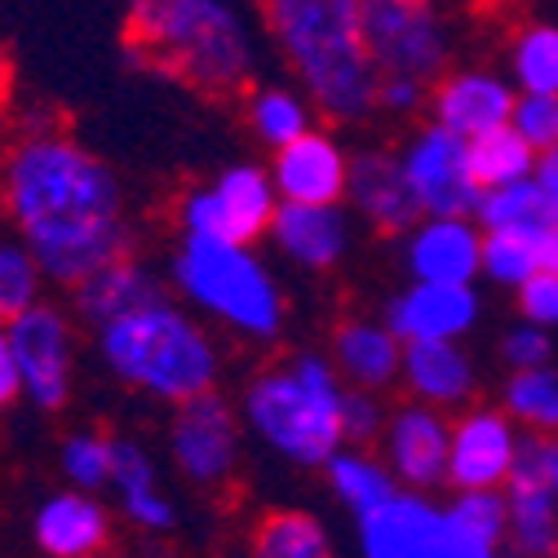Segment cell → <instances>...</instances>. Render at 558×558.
Here are the masks:
<instances>
[{
  "label": "cell",
  "mask_w": 558,
  "mask_h": 558,
  "mask_svg": "<svg viewBox=\"0 0 558 558\" xmlns=\"http://www.w3.org/2000/svg\"><path fill=\"white\" fill-rule=\"evenodd\" d=\"M0 199L53 284L76 289L133 253V222L116 169L62 129H32L0 160Z\"/></svg>",
  "instance_id": "1"
},
{
  "label": "cell",
  "mask_w": 558,
  "mask_h": 558,
  "mask_svg": "<svg viewBox=\"0 0 558 558\" xmlns=\"http://www.w3.org/2000/svg\"><path fill=\"white\" fill-rule=\"evenodd\" d=\"M257 14L298 89L328 124L377 116L381 72L364 45L360 0H257Z\"/></svg>",
  "instance_id": "2"
},
{
  "label": "cell",
  "mask_w": 558,
  "mask_h": 558,
  "mask_svg": "<svg viewBox=\"0 0 558 558\" xmlns=\"http://www.w3.org/2000/svg\"><path fill=\"white\" fill-rule=\"evenodd\" d=\"M129 53L204 98H235L253 81L257 40L231 0H129Z\"/></svg>",
  "instance_id": "3"
},
{
  "label": "cell",
  "mask_w": 558,
  "mask_h": 558,
  "mask_svg": "<svg viewBox=\"0 0 558 558\" xmlns=\"http://www.w3.org/2000/svg\"><path fill=\"white\" fill-rule=\"evenodd\" d=\"M94 332L107 373L137 395H151L178 408L195 395L218 390L222 377L218 341L204 332L195 315H186L169 298H156Z\"/></svg>",
  "instance_id": "4"
},
{
  "label": "cell",
  "mask_w": 558,
  "mask_h": 558,
  "mask_svg": "<svg viewBox=\"0 0 558 558\" xmlns=\"http://www.w3.org/2000/svg\"><path fill=\"white\" fill-rule=\"evenodd\" d=\"M345 381L332 355H293L289 364L266 368L244 386V426L284 461L324 470V461L345 444L341 435Z\"/></svg>",
  "instance_id": "5"
},
{
  "label": "cell",
  "mask_w": 558,
  "mask_h": 558,
  "mask_svg": "<svg viewBox=\"0 0 558 558\" xmlns=\"http://www.w3.org/2000/svg\"><path fill=\"white\" fill-rule=\"evenodd\" d=\"M169 275H173V289L195 311L218 319L235 337L275 341L284 332V293H279L266 262L253 253V244L182 235Z\"/></svg>",
  "instance_id": "6"
},
{
  "label": "cell",
  "mask_w": 558,
  "mask_h": 558,
  "mask_svg": "<svg viewBox=\"0 0 558 558\" xmlns=\"http://www.w3.org/2000/svg\"><path fill=\"white\" fill-rule=\"evenodd\" d=\"M360 27L381 76L435 85L452 66V23L439 0H360Z\"/></svg>",
  "instance_id": "7"
},
{
  "label": "cell",
  "mask_w": 558,
  "mask_h": 558,
  "mask_svg": "<svg viewBox=\"0 0 558 558\" xmlns=\"http://www.w3.org/2000/svg\"><path fill=\"white\" fill-rule=\"evenodd\" d=\"M279 208V191L266 165H227L214 182H199L178 199V227L195 240H222V244H257L270 231Z\"/></svg>",
  "instance_id": "8"
},
{
  "label": "cell",
  "mask_w": 558,
  "mask_h": 558,
  "mask_svg": "<svg viewBox=\"0 0 558 558\" xmlns=\"http://www.w3.org/2000/svg\"><path fill=\"white\" fill-rule=\"evenodd\" d=\"M10 345L23 377V399L40 412H58L72 399L76 386V324L62 306L36 302L32 311L14 315Z\"/></svg>",
  "instance_id": "9"
},
{
  "label": "cell",
  "mask_w": 558,
  "mask_h": 558,
  "mask_svg": "<svg viewBox=\"0 0 558 558\" xmlns=\"http://www.w3.org/2000/svg\"><path fill=\"white\" fill-rule=\"evenodd\" d=\"M399 165L422 214H474L483 199V186L470 169V143L439 120L416 124L403 137Z\"/></svg>",
  "instance_id": "10"
},
{
  "label": "cell",
  "mask_w": 558,
  "mask_h": 558,
  "mask_svg": "<svg viewBox=\"0 0 558 558\" xmlns=\"http://www.w3.org/2000/svg\"><path fill=\"white\" fill-rule=\"evenodd\" d=\"M169 457L195 487H227L240 470V412L218 390L178 403L169 426Z\"/></svg>",
  "instance_id": "11"
},
{
  "label": "cell",
  "mask_w": 558,
  "mask_h": 558,
  "mask_svg": "<svg viewBox=\"0 0 558 558\" xmlns=\"http://www.w3.org/2000/svg\"><path fill=\"white\" fill-rule=\"evenodd\" d=\"M448 448H452V422L444 408L408 399L390 412L381 435V461L390 465L399 487H412V493L448 487Z\"/></svg>",
  "instance_id": "12"
},
{
  "label": "cell",
  "mask_w": 558,
  "mask_h": 558,
  "mask_svg": "<svg viewBox=\"0 0 558 558\" xmlns=\"http://www.w3.org/2000/svg\"><path fill=\"white\" fill-rule=\"evenodd\" d=\"M510 532L506 545L514 558H558V497L545 474V435L527 430L519 439L514 470L506 478Z\"/></svg>",
  "instance_id": "13"
},
{
  "label": "cell",
  "mask_w": 558,
  "mask_h": 558,
  "mask_svg": "<svg viewBox=\"0 0 558 558\" xmlns=\"http://www.w3.org/2000/svg\"><path fill=\"white\" fill-rule=\"evenodd\" d=\"M519 422L506 408L474 403L452 422L448 448V483L457 493L465 487H506L514 457H519Z\"/></svg>",
  "instance_id": "14"
},
{
  "label": "cell",
  "mask_w": 558,
  "mask_h": 558,
  "mask_svg": "<svg viewBox=\"0 0 558 558\" xmlns=\"http://www.w3.org/2000/svg\"><path fill=\"white\" fill-rule=\"evenodd\" d=\"M355 519L364 558H435L448 541L444 506H435L430 493H412V487H399L395 497Z\"/></svg>",
  "instance_id": "15"
},
{
  "label": "cell",
  "mask_w": 558,
  "mask_h": 558,
  "mask_svg": "<svg viewBox=\"0 0 558 558\" xmlns=\"http://www.w3.org/2000/svg\"><path fill=\"white\" fill-rule=\"evenodd\" d=\"M345 208L368 222L377 235H408L422 218V204H416L408 178H403V165H399V151H386V147H364V151H351V169H345Z\"/></svg>",
  "instance_id": "16"
},
{
  "label": "cell",
  "mask_w": 558,
  "mask_h": 558,
  "mask_svg": "<svg viewBox=\"0 0 558 558\" xmlns=\"http://www.w3.org/2000/svg\"><path fill=\"white\" fill-rule=\"evenodd\" d=\"M399 240L412 279L474 284V275H483V227L474 214H422Z\"/></svg>",
  "instance_id": "17"
},
{
  "label": "cell",
  "mask_w": 558,
  "mask_h": 558,
  "mask_svg": "<svg viewBox=\"0 0 558 558\" xmlns=\"http://www.w3.org/2000/svg\"><path fill=\"white\" fill-rule=\"evenodd\" d=\"M514 81L501 72H487V66H448V72L430 85V120H439L444 129L470 137H483L501 124H510L514 116Z\"/></svg>",
  "instance_id": "18"
},
{
  "label": "cell",
  "mask_w": 558,
  "mask_h": 558,
  "mask_svg": "<svg viewBox=\"0 0 558 558\" xmlns=\"http://www.w3.org/2000/svg\"><path fill=\"white\" fill-rule=\"evenodd\" d=\"M345 169H351V151L319 124L270 151V178L279 199H298V204H341Z\"/></svg>",
  "instance_id": "19"
},
{
  "label": "cell",
  "mask_w": 558,
  "mask_h": 558,
  "mask_svg": "<svg viewBox=\"0 0 558 558\" xmlns=\"http://www.w3.org/2000/svg\"><path fill=\"white\" fill-rule=\"evenodd\" d=\"M386 324L399 341H461L478 324V293L474 284L412 279L399 298H390Z\"/></svg>",
  "instance_id": "20"
},
{
  "label": "cell",
  "mask_w": 558,
  "mask_h": 558,
  "mask_svg": "<svg viewBox=\"0 0 558 558\" xmlns=\"http://www.w3.org/2000/svg\"><path fill=\"white\" fill-rule=\"evenodd\" d=\"M351 208L341 204H298V199H279L275 218H270V240L289 262L302 270H332L345 253H351L355 227H351Z\"/></svg>",
  "instance_id": "21"
},
{
  "label": "cell",
  "mask_w": 558,
  "mask_h": 558,
  "mask_svg": "<svg viewBox=\"0 0 558 558\" xmlns=\"http://www.w3.org/2000/svg\"><path fill=\"white\" fill-rule=\"evenodd\" d=\"M32 536L49 558H98L111 541V514L98 501V493L66 487L40 501L32 519Z\"/></svg>",
  "instance_id": "22"
},
{
  "label": "cell",
  "mask_w": 558,
  "mask_h": 558,
  "mask_svg": "<svg viewBox=\"0 0 558 558\" xmlns=\"http://www.w3.org/2000/svg\"><path fill=\"white\" fill-rule=\"evenodd\" d=\"M399 386H408L412 399L452 412V408H470L478 390V373L461 341H403Z\"/></svg>",
  "instance_id": "23"
},
{
  "label": "cell",
  "mask_w": 558,
  "mask_h": 558,
  "mask_svg": "<svg viewBox=\"0 0 558 558\" xmlns=\"http://www.w3.org/2000/svg\"><path fill=\"white\" fill-rule=\"evenodd\" d=\"M332 364L345 386L364 390H390L399 386L403 368V341L390 332V324L377 319H345L332 328Z\"/></svg>",
  "instance_id": "24"
},
{
  "label": "cell",
  "mask_w": 558,
  "mask_h": 558,
  "mask_svg": "<svg viewBox=\"0 0 558 558\" xmlns=\"http://www.w3.org/2000/svg\"><path fill=\"white\" fill-rule=\"evenodd\" d=\"M76 293V311L89 328H102L137 306H147L156 298H165V284H160V275L147 266V262H137L133 253L129 257H116L107 266H98L89 279H81V284L72 289Z\"/></svg>",
  "instance_id": "25"
},
{
  "label": "cell",
  "mask_w": 558,
  "mask_h": 558,
  "mask_svg": "<svg viewBox=\"0 0 558 558\" xmlns=\"http://www.w3.org/2000/svg\"><path fill=\"white\" fill-rule=\"evenodd\" d=\"M324 474H328V487L337 493V501L351 506L355 514H364V510H373L399 493V478L390 474V465L377 461L368 448H355V444H341L324 461Z\"/></svg>",
  "instance_id": "26"
},
{
  "label": "cell",
  "mask_w": 558,
  "mask_h": 558,
  "mask_svg": "<svg viewBox=\"0 0 558 558\" xmlns=\"http://www.w3.org/2000/svg\"><path fill=\"white\" fill-rule=\"evenodd\" d=\"M244 558H337L328 527L306 510H270L257 519Z\"/></svg>",
  "instance_id": "27"
},
{
  "label": "cell",
  "mask_w": 558,
  "mask_h": 558,
  "mask_svg": "<svg viewBox=\"0 0 558 558\" xmlns=\"http://www.w3.org/2000/svg\"><path fill=\"white\" fill-rule=\"evenodd\" d=\"M474 218L483 231H541V227H554V195L532 173V178L483 191Z\"/></svg>",
  "instance_id": "28"
},
{
  "label": "cell",
  "mask_w": 558,
  "mask_h": 558,
  "mask_svg": "<svg viewBox=\"0 0 558 558\" xmlns=\"http://www.w3.org/2000/svg\"><path fill=\"white\" fill-rule=\"evenodd\" d=\"M315 102L302 89L289 85H257L248 89V124L257 133L262 147H284L293 137H302L306 129H315Z\"/></svg>",
  "instance_id": "29"
},
{
  "label": "cell",
  "mask_w": 558,
  "mask_h": 558,
  "mask_svg": "<svg viewBox=\"0 0 558 558\" xmlns=\"http://www.w3.org/2000/svg\"><path fill=\"white\" fill-rule=\"evenodd\" d=\"M510 81L519 94H558V23L532 19L510 36Z\"/></svg>",
  "instance_id": "30"
},
{
  "label": "cell",
  "mask_w": 558,
  "mask_h": 558,
  "mask_svg": "<svg viewBox=\"0 0 558 558\" xmlns=\"http://www.w3.org/2000/svg\"><path fill=\"white\" fill-rule=\"evenodd\" d=\"M536 147L514 129V124H501L483 137H470V169L478 178L483 191L493 186H506V182H519V178H532L536 173Z\"/></svg>",
  "instance_id": "31"
},
{
  "label": "cell",
  "mask_w": 558,
  "mask_h": 558,
  "mask_svg": "<svg viewBox=\"0 0 558 558\" xmlns=\"http://www.w3.org/2000/svg\"><path fill=\"white\" fill-rule=\"evenodd\" d=\"M448 532L483 545V549H501L510 532V506H506V487H465L448 506Z\"/></svg>",
  "instance_id": "32"
},
{
  "label": "cell",
  "mask_w": 558,
  "mask_h": 558,
  "mask_svg": "<svg viewBox=\"0 0 558 558\" xmlns=\"http://www.w3.org/2000/svg\"><path fill=\"white\" fill-rule=\"evenodd\" d=\"M501 408L523 430L558 435V373L545 368H510V381L501 390Z\"/></svg>",
  "instance_id": "33"
},
{
  "label": "cell",
  "mask_w": 558,
  "mask_h": 558,
  "mask_svg": "<svg viewBox=\"0 0 558 558\" xmlns=\"http://www.w3.org/2000/svg\"><path fill=\"white\" fill-rule=\"evenodd\" d=\"M45 284L49 275L36 262V253L23 240H0V324L45 302Z\"/></svg>",
  "instance_id": "34"
},
{
  "label": "cell",
  "mask_w": 558,
  "mask_h": 558,
  "mask_svg": "<svg viewBox=\"0 0 558 558\" xmlns=\"http://www.w3.org/2000/svg\"><path fill=\"white\" fill-rule=\"evenodd\" d=\"M111 457H116V439H107L98 430H76V435L62 439L58 465H62V478L72 487L102 493V487H111Z\"/></svg>",
  "instance_id": "35"
},
{
  "label": "cell",
  "mask_w": 558,
  "mask_h": 558,
  "mask_svg": "<svg viewBox=\"0 0 558 558\" xmlns=\"http://www.w3.org/2000/svg\"><path fill=\"white\" fill-rule=\"evenodd\" d=\"M541 270L532 231H483V275L501 289H519Z\"/></svg>",
  "instance_id": "36"
},
{
  "label": "cell",
  "mask_w": 558,
  "mask_h": 558,
  "mask_svg": "<svg viewBox=\"0 0 558 558\" xmlns=\"http://www.w3.org/2000/svg\"><path fill=\"white\" fill-rule=\"evenodd\" d=\"M390 422V408L381 403V390H364V386H345L341 395V435L355 448H373L381 444Z\"/></svg>",
  "instance_id": "37"
},
{
  "label": "cell",
  "mask_w": 558,
  "mask_h": 558,
  "mask_svg": "<svg viewBox=\"0 0 558 558\" xmlns=\"http://www.w3.org/2000/svg\"><path fill=\"white\" fill-rule=\"evenodd\" d=\"M510 124L527 137L536 151L558 147V94H519Z\"/></svg>",
  "instance_id": "38"
},
{
  "label": "cell",
  "mask_w": 558,
  "mask_h": 558,
  "mask_svg": "<svg viewBox=\"0 0 558 558\" xmlns=\"http://www.w3.org/2000/svg\"><path fill=\"white\" fill-rule=\"evenodd\" d=\"M120 510L133 527H143L151 536H165L178 527V506L173 497L160 493V483H147V487H133V493H120Z\"/></svg>",
  "instance_id": "39"
},
{
  "label": "cell",
  "mask_w": 558,
  "mask_h": 558,
  "mask_svg": "<svg viewBox=\"0 0 558 558\" xmlns=\"http://www.w3.org/2000/svg\"><path fill=\"white\" fill-rule=\"evenodd\" d=\"M501 360L510 368H545L554 360V345H549V328L541 324H514L506 337H501Z\"/></svg>",
  "instance_id": "40"
},
{
  "label": "cell",
  "mask_w": 558,
  "mask_h": 558,
  "mask_svg": "<svg viewBox=\"0 0 558 558\" xmlns=\"http://www.w3.org/2000/svg\"><path fill=\"white\" fill-rule=\"evenodd\" d=\"M519 298V311L527 324H541V328H558V270H536L527 275L523 284L514 289Z\"/></svg>",
  "instance_id": "41"
},
{
  "label": "cell",
  "mask_w": 558,
  "mask_h": 558,
  "mask_svg": "<svg viewBox=\"0 0 558 558\" xmlns=\"http://www.w3.org/2000/svg\"><path fill=\"white\" fill-rule=\"evenodd\" d=\"M430 102V85L426 81H416V76H381L377 85V111L381 116H416V111H426Z\"/></svg>",
  "instance_id": "42"
},
{
  "label": "cell",
  "mask_w": 558,
  "mask_h": 558,
  "mask_svg": "<svg viewBox=\"0 0 558 558\" xmlns=\"http://www.w3.org/2000/svg\"><path fill=\"white\" fill-rule=\"evenodd\" d=\"M14 399H23V377H19V360L10 345V328L0 324V408H10Z\"/></svg>",
  "instance_id": "43"
},
{
  "label": "cell",
  "mask_w": 558,
  "mask_h": 558,
  "mask_svg": "<svg viewBox=\"0 0 558 558\" xmlns=\"http://www.w3.org/2000/svg\"><path fill=\"white\" fill-rule=\"evenodd\" d=\"M532 240H536L541 270H558V227H541V231H532Z\"/></svg>",
  "instance_id": "44"
},
{
  "label": "cell",
  "mask_w": 558,
  "mask_h": 558,
  "mask_svg": "<svg viewBox=\"0 0 558 558\" xmlns=\"http://www.w3.org/2000/svg\"><path fill=\"white\" fill-rule=\"evenodd\" d=\"M435 558H497V549L470 545V541H461V536H452V532H448V541H444V549H439Z\"/></svg>",
  "instance_id": "45"
},
{
  "label": "cell",
  "mask_w": 558,
  "mask_h": 558,
  "mask_svg": "<svg viewBox=\"0 0 558 558\" xmlns=\"http://www.w3.org/2000/svg\"><path fill=\"white\" fill-rule=\"evenodd\" d=\"M536 182H541L549 195H558V147H549V151L536 156Z\"/></svg>",
  "instance_id": "46"
},
{
  "label": "cell",
  "mask_w": 558,
  "mask_h": 558,
  "mask_svg": "<svg viewBox=\"0 0 558 558\" xmlns=\"http://www.w3.org/2000/svg\"><path fill=\"white\" fill-rule=\"evenodd\" d=\"M10 85H14V62H10L5 36H0V107H5V102H10Z\"/></svg>",
  "instance_id": "47"
},
{
  "label": "cell",
  "mask_w": 558,
  "mask_h": 558,
  "mask_svg": "<svg viewBox=\"0 0 558 558\" xmlns=\"http://www.w3.org/2000/svg\"><path fill=\"white\" fill-rule=\"evenodd\" d=\"M545 474H549V487L558 497V435H545Z\"/></svg>",
  "instance_id": "48"
}]
</instances>
